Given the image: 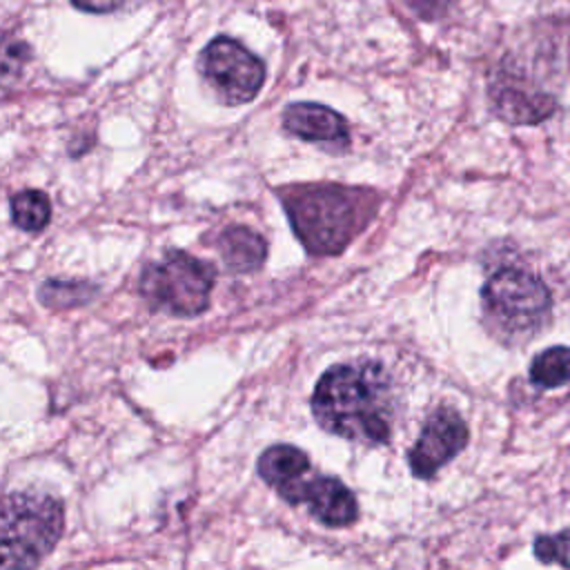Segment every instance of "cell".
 Returning <instances> with one entry per match:
<instances>
[{
  "label": "cell",
  "instance_id": "7",
  "mask_svg": "<svg viewBox=\"0 0 570 570\" xmlns=\"http://www.w3.org/2000/svg\"><path fill=\"white\" fill-rule=\"evenodd\" d=\"M468 445V425L463 416L443 405L436 407L407 452L410 470L416 479H432L445 463H450Z\"/></svg>",
  "mask_w": 570,
  "mask_h": 570
},
{
  "label": "cell",
  "instance_id": "5",
  "mask_svg": "<svg viewBox=\"0 0 570 570\" xmlns=\"http://www.w3.org/2000/svg\"><path fill=\"white\" fill-rule=\"evenodd\" d=\"M214 267L187 252L169 249L140 274V294L156 312L196 316L207 309L214 287Z\"/></svg>",
  "mask_w": 570,
  "mask_h": 570
},
{
  "label": "cell",
  "instance_id": "11",
  "mask_svg": "<svg viewBox=\"0 0 570 570\" xmlns=\"http://www.w3.org/2000/svg\"><path fill=\"white\" fill-rule=\"evenodd\" d=\"M216 247L220 252V258L225 267L234 274H247L256 272L267 256V243L261 234H256L249 227L232 225L227 227L218 240Z\"/></svg>",
  "mask_w": 570,
  "mask_h": 570
},
{
  "label": "cell",
  "instance_id": "3",
  "mask_svg": "<svg viewBox=\"0 0 570 570\" xmlns=\"http://www.w3.org/2000/svg\"><path fill=\"white\" fill-rule=\"evenodd\" d=\"M65 528L62 503L45 492L0 499V570H31L58 543Z\"/></svg>",
  "mask_w": 570,
  "mask_h": 570
},
{
  "label": "cell",
  "instance_id": "4",
  "mask_svg": "<svg viewBox=\"0 0 570 570\" xmlns=\"http://www.w3.org/2000/svg\"><path fill=\"white\" fill-rule=\"evenodd\" d=\"M481 303L485 323L499 330L503 341H521L548 318L552 298L537 274L521 267H501L485 281Z\"/></svg>",
  "mask_w": 570,
  "mask_h": 570
},
{
  "label": "cell",
  "instance_id": "16",
  "mask_svg": "<svg viewBox=\"0 0 570 570\" xmlns=\"http://www.w3.org/2000/svg\"><path fill=\"white\" fill-rule=\"evenodd\" d=\"M94 287L78 281H47L40 285V301L49 307H73L87 303Z\"/></svg>",
  "mask_w": 570,
  "mask_h": 570
},
{
  "label": "cell",
  "instance_id": "19",
  "mask_svg": "<svg viewBox=\"0 0 570 570\" xmlns=\"http://www.w3.org/2000/svg\"><path fill=\"white\" fill-rule=\"evenodd\" d=\"M76 9L87 13H114L118 9H125L131 0H69Z\"/></svg>",
  "mask_w": 570,
  "mask_h": 570
},
{
  "label": "cell",
  "instance_id": "18",
  "mask_svg": "<svg viewBox=\"0 0 570 570\" xmlns=\"http://www.w3.org/2000/svg\"><path fill=\"white\" fill-rule=\"evenodd\" d=\"M405 4L421 18V20H439L443 18L454 0H405Z\"/></svg>",
  "mask_w": 570,
  "mask_h": 570
},
{
  "label": "cell",
  "instance_id": "12",
  "mask_svg": "<svg viewBox=\"0 0 570 570\" xmlns=\"http://www.w3.org/2000/svg\"><path fill=\"white\" fill-rule=\"evenodd\" d=\"M256 470L258 476L278 492L309 472V459L296 445L276 443L263 450V454L256 461Z\"/></svg>",
  "mask_w": 570,
  "mask_h": 570
},
{
  "label": "cell",
  "instance_id": "2",
  "mask_svg": "<svg viewBox=\"0 0 570 570\" xmlns=\"http://www.w3.org/2000/svg\"><path fill=\"white\" fill-rule=\"evenodd\" d=\"M289 225L314 256H334L370 223L376 194L345 185H292L278 191Z\"/></svg>",
  "mask_w": 570,
  "mask_h": 570
},
{
  "label": "cell",
  "instance_id": "6",
  "mask_svg": "<svg viewBox=\"0 0 570 570\" xmlns=\"http://www.w3.org/2000/svg\"><path fill=\"white\" fill-rule=\"evenodd\" d=\"M203 80L225 105H245L256 98L265 82V65L238 40L218 36L198 58Z\"/></svg>",
  "mask_w": 570,
  "mask_h": 570
},
{
  "label": "cell",
  "instance_id": "10",
  "mask_svg": "<svg viewBox=\"0 0 570 570\" xmlns=\"http://www.w3.org/2000/svg\"><path fill=\"white\" fill-rule=\"evenodd\" d=\"M494 114L512 125H534L554 111V100L541 91H532L517 80H499L490 89Z\"/></svg>",
  "mask_w": 570,
  "mask_h": 570
},
{
  "label": "cell",
  "instance_id": "1",
  "mask_svg": "<svg viewBox=\"0 0 570 570\" xmlns=\"http://www.w3.org/2000/svg\"><path fill=\"white\" fill-rule=\"evenodd\" d=\"M312 414L330 434L383 445L392 432V379L374 361L332 365L314 387Z\"/></svg>",
  "mask_w": 570,
  "mask_h": 570
},
{
  "label": "cell",
  "instance_id": "13",
  "mask_svg": "<svg viewBox=\"0 0 570 570\" xmlns=\"http://www.w3.org/2000/svg\"><path fill=\"white\" fill-rule=\"evenodd\" d=\"M13 225L22 232H40L51 218L49 196L40 189H24L11 198Z\"/></svg>",
  "mask_w": 570,
  "mask_h": 570
},
{
  "label": "cell",
  "instance_id": "9",
  "mask_svg": "<svg viewBox=\"0 0 570 570\" xmlns=\"http://www.w3.org/2000/svg\"><path fill=\"white\" fill-rule=\"evenodd\" d=\"M281 120L287 134L307 142H327L334 147H345L350 142L345 118L325 105L294 102L285 107Z\"/></svg>",
  "mask_w": 570,
  "mask_h": 570
},
{
  "label": "cell",
  "instance_id": "17",
  "mask_svg": "<svg viewBox=\"0 0 570 570\" xmlns=\"http://www.w3.org/2000/svg\"><path fill=\"white\" fill-rule=\"evenodd\" d=\"M566 539H568L566 530H561L557 534H539L534 539L532 550H534V554L539 557L541 563H559L561 568H566L568 566V554H566L568 543H566Z\"/></svg>",
  "mask_w": 570,
  "mask_h": 570
},
{
  "label": "cell",
  "instance_id": "15",
  "mask_svg": "<svg viewBox=\"0 0 570 570\" xmlns=\"http://www.w3.org/2000/svg\"><path fill=\"white\" fill-rule=\"evenodd\" d=\"M568 347L566 345H554L548 347L546 352L537 354L530 363V381L537 387L550 390V387H561L568 383Z\"/></svg>",
  "mask_w": 570,
  "mask_h": 570
},
{
  "label": "cell",
  "instance_id": "14",
  "mask_svg": "<svg viewBox=\"0 0 570 570\" xmlns=\"http://www.w3.org/2000/svg\"><path fill=\"white\" fill-rule=\"evenodd\" d=\"M29 58V45L22 38L0 29V94L9 91L20 80Z\"/></svg>",
  "mask_w": 570,
  "mask_h": 570
},
{
  "label": "cell",
  "instance_id": "8",
  "mask_svg": "<svg viewBox=\"0 0 570 570\" xmlns=\"http://www.w3.org/2000/svg\"><path fill=\"white\" fill-rule=\"evenodd\" d=\"M278 497L292 505L305 503L309 514L327 528H345L356 521L358 505L350 488L334 476L298 479L292 485L278 490Z\"/></svg>",
  "mask_w": 570,
  "mask_h": 570
}]
</instances>
